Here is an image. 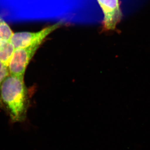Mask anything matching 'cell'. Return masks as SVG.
Here are the masks:
<instances>
[{
	"label": "cell",
	"instance_id": "cell-1",
	"mask_svg": "<svg viewBox=\"0 0 150 150\" xmlns=\"http://www.w3.org/2000/svg\"><path fill=\"white\" fill-rule=\"evenodd\" d=\"M0 98L13 121L19 122L25 119L29 98L24 78L9 75L0 87Z\"/></svg>",
	"mask_w": 150,
	"mask_h": 150
},
{
	"label": "cell",
	"instance_id": "cell-2",
	"mask_svg": "<svg viewBox=\"0 0 150 150\" xmlns=\"http://www.w3.org/2000/svg\"><path fill=\"white\" fill-rule=\"evenodd\" d=\"M42 43H38L25 48L15 49L10 62V75L24 78L26 68Z\"/></svg>",
	"mask_w": 150,
	"mask_h": 150
},
{
	"label": "cell",
	"instance_id": "cell-3",
	"mask_svg": "<svg viewBox=\"0 0 150 150\" xmlns=\"http://www.w3.org/2000/svg\"><path fill=\"white\" fill-rule=\"evenodd\" d=\"M63 21H59L36 32H21L13 33L11 43L15 49L25 48L38 43H43L52 33L62 27Z\"/></svg>",
	"mask_w": 150,
	"mask_h": 150
},
{
	"label": "cell",
	"instance_id": "cell-4",
	"mask_svg": "<svg viewBox=\"0 0 150 150\" xmlns=\"http://www.w3.org/2000/svg\"><path fill=\"white\" fill-rule=\"evenodd\" d=\"M103 12V27L104 30H113L122 18L119 0H97Z\"/></svg>",
	"mask_w": 150,
	"mask_h": 150
},
{
	"label": "cell",
	"instance_id": "cell-5",
	"mask_svg": "<svg viewBox=\"0 0 150 150\" xmlns=\"http://www.w3.org/2000/svg\"><path fill=\"white\" fill-rule=\"evenodd\" d=\"M15 48L11 41L0 42V62L8 67Z\"/></svg>",
	"mask_w": 150,
	"mask_h": 150
},
{
	"label": "cell",
	"instance_id": "cell-6",
	"mask_svg": "<svg viewBox=\"0 0 150 150\" xmlns=\"http://www.w3.org/2000/svg\"><path fill=\"white\" fill-rule=\"evenodd\" d=\"M13 34L8 25L0 17V42L10 41Z\"/></svg>",
	"mask_w": 150,
	"mask_h": 150
},
{
	"label": "cell",
	"instance_id": "cell-7",
	"mask_svg": "<svg viewBox=\"0 0 150 150\" xmlns=\"http://www.w3.org/2000/svg\"><path fill=\"white\" fill-rule=\"evenodd\" d=\"M10 75L8 67H6L0 62V87L3 82L7 77ZM3 105L0 98V107H3Z\"/></svg>",
	"mask_w": 150,
	"mask_h": 150
}]
</instances>
